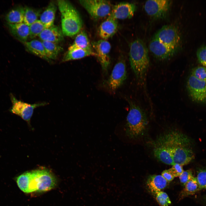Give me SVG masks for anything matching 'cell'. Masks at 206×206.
I'll use <instances>...</instances> for the list:
<instances>
[{
    "mask_svg": "<svg viewBox=\"0 0 206 206\" xmlns=\"http://www.w3.org/2000/svg\"><path fill=\"white\" fill-rule=\"evenodd\" d=\"M153 37L167 45L177 49L179 47L181 40L178 29L172 25L163 26Z\"/></svg>",
    "mask_w": 206,
    "mask_h": 206,
    "instance_id": "8",
    "label": "cell"
},
{
    "mask_svg": "<svg viewBox=\"0 0 206 206\" xmlns=\"http://www.w3.org/2000/svg\"><path fill=\"white\" fill-rule=\"evenodd\" d=\"M7 26L11 34L16 38L24 43L29 38V26L23 22L11 24L7 23Z\"/></svg>",
    "mask_w": 206,
    "mask_h": 206,
    "instance_id": "17",
    "label": "cell"
},
{
    "mask_svg": "<svg viewBox=\"0 0 206 206\" xmlns=\"http://www.w3.org/2000/svg\"><path fill=\"white\" fill-rule=\"evenodd\" d=\"M168 183L161 175H154L148 177L146 185L149 190L154 195L166 187Z\"/></svg>",
    "mask_w": 206,
    "mask_h": 206,
    "instance_id": "18",
    "label": "cell"
},
{
    "mask_svg": "<svg viewBox=\"0 0 206 206\" xmlns=\"http://www.w3.org/2000/svg\"><path fill=\"white\" fill-rule=\"evenodd\" d=\"M61 15L62 29L64 35L72 36L78 34L82 26L80 15L75 8L68 1H57Z\"/></svg>",
    "mask_w": 206,
    "mask_h": 206,
    "instance_id": "4",
    "label": "cell"
},
{
    "mask_svg": "<svg viewBox=\"0 0 206 206\" xmlns=\"http://www.w3.org/2000/svg\"><path fill=\"white\" fill-rule=\"evenodd\" d=\"M205 201H206V197H205Z\"/></svg>",
    "mask_w": 206,
    "mask_h": 206,
    "instance_id": "36",
    "label": "cell"
},
{
    "mask_svg": "<svg viewBox=\"0 0 206 206\" xmlns=\"http://www.w3.org/2000/svg\"><path fill=\"white\" fill-rule=\"evenodd\" d=\"M161 175L168 182L172 181L175 177L169 169L163 171Z\"/></svg>",
    "mask_w": 206,
    "mask_h": 206,
    "instance_id": "35",
    "label": "cell"
},
{
    "mask_svg": "<svg viewBox=\"0 0 206 206\" xmlns=\"http://www.w3.org/2000/svg\"><path fill=\"white\" fill-rule=\"evenodd\" d=\"M41 41L49 62L56 59L63 50V48L57 43L45 41Z\"/></svg>",
    "mask_w": 206,
    "mask_h": 206,
    "instance_id": "25",
    "label": "cell"
},
{
    "mask_svg": "<svg viewBox=\"0 0 206 206\" xmlns=\"http://www.w3.org/2000/svg\"><path fill=\"white\" fill-rule=\"evenodd\" d=\"M169 169L175 177H179L184 171L183 166L178 164H174Z\"/></svg>",
    "mask_w": 206,
    "mask_h": 206,
    "instance_id": "34",
    "label": "cell"
},
{
    "mask_svg": "<svg viewBox=\"0 0 206 206\" xmlns=\"http://www.w3.org/2000/svg\"><path fill=\"white\" fill-rule=\"evenodd\" d=\"M27 49L38 57L49 62L46 54L44 47L41 41L33 39L24 43Z\"/></svg>",
    "mask_w": 206,
    "mask_h": 206,
    "instance_id": "19",
    "label": "cell"
},
{
    "mask_svg": "<svg viewBox=\"0 0 206 206\" xmlns=\"http://www.w3.org/2000/svg\"><path fill=\"white\" fill-rule=\"evenodd\" d=\"M10 97L12 104L10 112L27 122L30 121L35 108L47 104V103L43 102L29 104L18 100L12 94H10Z\"/></svg>",
    "mask_w": 206,
    "mask_h": 206,
    "instance_id": "9",
    "label": "cell"
},
{
    "mask_svg": "<svg viewBox=\"0 0 206 206\" xmlns=\"http://www.w3.org/2000/svg\"><path fill=\"white\" fill-rule=\"evenodd\" d=\"M62 29L59 27L53 25L45 28L38 36L41 41H45L58 43L64 39Z\"/></svg>",
    "mask_w": 206,
    "mask_h": 206,
    "instance_id": "15",
    "label": "cell"
},
{
    "mask_svg": "<svg viewBox=\"0 0 206 206\" xmlns=\"http://www.w3.org/2000/svg\"><path fill=\"white\" fill-rule=\"evenodd\" d=\"M191 74L196 78L201 80H206V67L199 66L192 69Z\"/></svg>",
    "mask_w": 206,
    "mask_h": 206,
    "instance_id": "30",
    "label": "cell"
},
{
    "mask_svg": "<svg viewBox=\"0 0 206 206\" xmlns=\"http://www.w3.org/2000/svg\"><path fill=\"white\" fill-rule=\"evenodd\" d=\"M75 49L94 51L87 35L85 31H81L77 35L73 43L68 48V50Z\"/></svg>",
    "mask_w": 206,
    "mask_h": 206,
    "instance_id": "21",
    "label": "cell"
},
{
    "mask_svg": "<svg viewBox=\"0 0 206 206\" xmlns=\"http://www.w3.org/2000/svg\"><path fill=\"white\" fill-rule=\"evenodd\" d=\"M171 3L170 0H148L144 4V9L149 16L155 19H163L168 13Z\"/></svg>",
    "mask_w": 206,
    "mask_h": 206,
    "instance_id": "10",
    "label": "cell"
},
{
    "mask_svg": "<svg viewBox=\"0 0 206 206\" xmlns=\"http://www.w3.org/2000/svg\"><path fill=\"white\" fill-rule=\"evenodd\" d=\"M154 195L157 201L161 206H168L171 203L167 194L162 191L157 192Z\"/></svg>",
    "mask_w": 206,
    "mask_h": 206,
    "instance_id": "29",
    "label": "cell"
},
{
    "mask_svg": "<svg viewBox=\"0 0 206 206\" xmlns=\"http://www.w3.org/2000/svg\"><path fill=\"white\" fill-rule=\"evenodd\" d=\"M129 110L126 125L127 135L131 138L141 135L145 130L147 124L146 115L143 110L132 101L128 100Z\"/></svg>",
    "mask_w": 206,
    "mask_h": 206,
    "instance_id": "5",
    "label": "cell"
},
{
    "mask_svg": "<svg viewBox=\"0 0 206 206\" xmlns=\"http://www.w3.org/2000/svg\"><path fill=\"white\" fill-rule=\"evenodd\" d=\"M150 51L157 59L165 60L173 56L177 49L167 45L153 37L149 46Z\"/></svg>",
    "mask_w": 206,
    "mask_h": 206,
    "instance_id": "13",
    "label": "cell"
},
{
    "mask_svg": "<svg viewBox=\"0 0 206 206\" xmlns=\"http://www.w3.org/2000/svg\"><path fill=\"white\" fill-rule=\"evenodd\" d=\"M91 45L102 70L105 72H107L110 64V43L106 40L102 39L93 42Z\"/></svg>",
    "mask_w": 206,
    "mask_h": 206,
    "instance_id": "12",
    "label": "cell"
},
{
    "mask_svg": "<svg viewBox=\"0 0 206 206\" xmlns=\"http://www.w3.org/2000/svg\"><path fill=\"white\" fill-rule=\"evenodd\" d=\"M190 140L183 134L172 132L163 137L160 143L165 146L171 154L174 164L182 166L187 165L194 158L192 150L188 146Z\"/></svg>",
    "mask_w": 206,
    "mask_h": 206,
    "instance_id": "2",
    "label": "cell"
},
{
    "mask_svg": "<svg viewBox=\"0 0 206 206\" xmlns=\"http://www.w3.org/2000/svg\"><path fill=\"white\" fill-rule=\"evenodd\" d=\"M197 56L199 63L206 67V45L201 47L197 50Z\"/></svg>",
    "mask_w": 206,
    "mask_h": 206,
    "instance_id": "32",
    "label": "cell"
},
{
    "mask_svg": "<svg viewBox=\"0 0 206 206\" xmlns=\"http://www.w3.org/2000/svg\"><path fill=\"white\" fill-rule=\"evenodd\" d=\"M136 9L134 4L121 2L113 7L108 16L117 20L130 18L134 15Z\"/></svg>",
    "mask_w": 206,
    "mask_h": 206,
    "instance_id": "14",
    "label": "cell"
},
{
    "mask_svg": "<svg viewBox=\"0 0 206 206\" xmlns=\"http://www.w3.org/2000/svg\"><path fill=\"white\" fill-rule=\"evenodd\" d=\"M154 155L156 158L167 165H173L172 158L169 149L163 144L159 143L154 150Z\"/></svg>",
    "mask_w": 206,
    "mask_h": 206,
    "instance_id": "22",
    "label": "cell"
},
{
    "mask_svg": "<svg viewBox=\"0 0 206 206\" xmlns=\"http://www.w3.org/2000/svg\"><path fill=\"white\" fill-rule=\"evenodd\" d=\"M186 88L189 96L193 101L206 103V80H199L190 74L187 81Z\"/></svg>",
    "mask_w": 206,
    "mask_h": 206,
    "instance_id": "7",
    "label": "cell"
},
{
    "mask_svg": "<svg viewBox=\"0 0 206 206\" xmlns=\"http://www.w3.org/2000/svg\"><path fill=\"white\" fill-rule=\"evenodd\" d=\"M90 56H96V54L94 51H88L80 49L68 50L64 56L62 62L78 60Z\"/></svg>",
    "mask_w": 206,
    "mask_h": 206,
    "instance_id": "23",
    "label": "cell"
},
{
    "mask_svg": "<svg viewBox=\"0 0 206 206\" xmlns=\"http://www.w3.org/2000/svg\"><path fill=\"white\" fill-rule=\"evenodd\" d=\"M129 60L131 68L140 83L143 84L150 64L148 49L143 41L137 39L130 45Z\"/></svg>",
    "mask_w": 206,
    "mask_h": 206,
    "instance_id": "3",
    "label": "cell"
},
{
    "mask_svg": "<svg viewBox=\"0 0 206 206\" xmlns=\"http://www.w3.org/2000/svg\"><path fill=\"white\" fill-rule=\"evenodd\" d=\"M196 178L200 190L206 189V169H199Z\"/></svg>",
    "mask_w": 206,
    "mask_h": 206,
    "instance_id": "31",
    "label": "cell"
},
{
    "mask_svg": "<svg viewBox=\"0 0 206 206\" xmlns=\"http://www.w3.org/2000/svg\"><path fill=\"white\" fill-rule=\"evenodd\" d=\"M179 177L181 184L184 186L194 177L192 172L191 170L184 171Z\"/></svg>",
    "mask_w": 206,
    "mask_h": 206,
    "instance_id": "33",
    "label": "cell"
},
{
    "mask_svg": "<svg viewBox=\"0 0 206 206\" xmlns=\"http://www.w3.org/2000/svg\"><path fill=\"white\" fill-rule=\"evenodd\" d=\"M118 28L117 20L109 16L100 25L99 35L102 39L106 40L112 36Z\"/></svg>",
    "mask_w": 206,
    "mask_h": 206,
    "instance_id": "16",
    "label": "cell"
},
{
    "mask_svg": "<svg viewBox=\"0 0 206 206\" xmlns=\"http://www.w3.org/2000/svg\"><path fill=\"white\" fill-rule=\"evenodd\" d=\"M127 78V71L125 61L121 59L116 64L107 82L109 89L115 91L123 83Z\"/></svg>",
    "mask_w": 206,
    "mask_h": 206,
    "instance_id": "11",
    "label": "cell"
},
{
    "mask_svg": "<svg viewBox=\"0 0 206 206\" xmlns=\"http://www.w3.org/2000/svg\"><path fill=\"white\" fill-rule=\"evenodd\" d=\"M184 186V188L179 194V199L193 195L200 190L196 177H194Z\"/></svg>",
    "mask_w": 206,
    "mask_h": 206,
    "instance_id": "26",
    "label": "cell"
},
{
    "mask_svg": "<svg viewBox=\"0 0 206 206\" xmlns=\"http://www.w3.org/2000/svg\"><path fill=\"white\" fill-rule=\"evenodd\" d=\"M79 1L90 15L94 19L108 16L112 9L110 2L107 1L82 0Z\"/></svg>",
    "mask_w": 206,
    "mask_h": 206,
    "instance_id": "6",
    "label": "cell"
},
{
    "mask_svg": "<svg viewBox=\"0 0 206 206\" xmlns=\"http://www.w3.org/2000/svg\"><path fill=\"white\" fill-rule=\"evenodd\" d=\"M25 8L18 7L10 10L6 14L5 19L7 23L16 24L23 22Z\"/></svg>",
    "mask_w": 206,
    "mask_h": 206,
    "instance_id": "24",
    "label": "cell"
},
{
    "mask_svg": "<svg viewBox=\"0 0 206 206\" xmlns=\"http://www.w3.org/2000/svg\"><path fill=\"white\" fill-rule=\"evenodd\" d=\"M20 189L24 193L44 192L55 187L56 180L48 170L40 169L25 172L16 178Z\"/></svg>",
    "mask_w": 206,
    "mask_h": 206,
    "instance_id": "1",
    "label": "cell"
},
{
    "mask_svg": "<svg viewBox=\"0 0 206 206\" xmlns=\"http://www.w3.org/2000/svg\"><path fill=\"white\" fill-rule=\"evenodd\" d=\"M40 11L29 7H25L23 22L29 26L38 20L41 14Z\"/></svg>",
    "mask_w": 206,
    "mask_h": 206,
    "instance_id": "27",
    "label": "cell"
},
{
    "mask_svg": "<svg viewBox=\"0 0 206 206\" xmlns=\"http://www.w3.org/2000/svg\"><path fill=\"white\" fill-rule=\"evenodd\" d=\"M46 28L44 24L38 19L29 26V38L33 39L38 36Z\"/></svg>",
    "mask_w": 206,
    "mask_h": 206,
    "instance_id": "28",
    "label": "cell"
},
{
    "mask_svg": "<svg viewBox=\"0 0 206 206\" xmlns=\"http://www.w3.org/2000/svg\"><path fill=\"white\" fill-rule=\"evenodd\" d=\"M57 7L53 2H50L45 9L41 14L39 20L46 28L54 25Z\"/></svg>",
    "mask_w": 206,
    "mask_h": 206,
    "instance_id": "20",
    "label": "cell"
}]
</instances>
